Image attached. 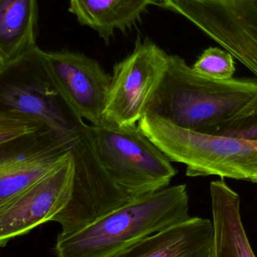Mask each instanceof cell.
Listing matches in <instances>:
<instances>
[{
    "label": "cell",
    "instance_id": "cell-1",
    "mask_svg": "<svg viewBox=\"0 0 257 257\" xmlns=\"http://www.w3.org/2000/svg\"><path fill=\"white\" fill-rule=\"evenodd\" d=\"M256 112L257 80L206 78L182 57L169 55L167 70L146 114L186 130L222 136Z\"/></svg>",
    "mask_w": 257,
    "mask_h": 257
},
{
    "label": "cell",
    "instance_id": "cell-2",
    "mask_svg": "<svg viewBox=\"0 0 257 257\" xmlns=\"http://www.w3.org/2000/svg\"><path fill=\"white\" fill-rule=\"evenodd\" d=\"M186 184L169 186L133 201L67 235L57 257H114L137 241L190 218Z\"/></svg>",
    "mask_w": 257,
    "mask_h": 257
},
{
    "label": "cell",
    "instance_id": "cell-3",
    "mask_svg": "<svg viewBox=\"0 0 257 257\" xmlns=\"http://www.w3.org/2000/svg\"><path fill=\"white\" fill-rule=\"evenodd\" d=\"M37 45L11 68L18 79L0 85V111L35 119L73 148L74 162L83 164L94 158L96 148L91 125L87 124L63 102L48 80Z\"/></svg>",
    "mask_w": 257,
    "mask_h": 257
},
{
    "label": "cell",
    "instance_id": "cell-4",
    "mask_svg": "<svg viewBox=\"0 0 257 257\" xmlns=\"http://www.w3.org/2000/svg\"><path fill=\"white\" fill-rule=\"evenodd\" d=\"M138 127L188 177L217 175L251 181L257 175V140L203 134L145 114Z\"/></svg>",
    "mask_w": 257,
    "mask_h": 257
},
{
    "label": "cell",
    "instance_id": "cell-5",
    "mask_svg": "<svg viewBox=\"0 0 257 257\" xmlns=\"http://www.w3.org/2000/svg\"><path fill=\"white\" fill-rule=\"evenodd\" d=\"M102 167L130 201L169 187L178 173L169 159L138 127L91 125Z\"/></svg>",
    "mask_w": 257,
    "mask_h": 257
},
{
    "label": "cell",
    "instance_id": "cell-6",
    "mask_svg": "<svg viewBox=\"0 0 257 257\" xmlns=\"http://www.w3.org/2000/svg\"><path fill=\"white\" fill-rule=\"evenodd\" d=\"M169 63L149 38L138 37L133 52L114 65L104 107L103 126H136L147 113Z\"/></svg>",
    "mask_w": 257,
    "mask_h": 257
},
{
    "label": "cell",
    "instance_id": "cell-7",
    "mask_svg": "<svg viewBox=\"0 0 257 257\" xmlns=\"http://www.w3.org/2000/svg\"><path fill=\"white\" fill-rule=\"evenodd\" d=\"M232 54L257 77V0H157Z\"/></svg>",
    "mask_w": 257,
    "mask_h": 257
},
{
    "label": "cell",
    "instance_id": "cell-8",
    "mask_svg": "<svg viewBox=\"0 0 257 257\" xmlns=\"http://www.w3.org/2000/svg\"><path fill=\"white\" fill-rule=\"evenodd\" d=\"M75 175L70 155L51 172L0 202V247L52 221L72 199Z\"/></svg>",
    "mask_w": 257,
    "mask_h": 257
},
{
    "label": "cell",
    "instance_id": "cell-9",
    "mask_svg": "<svg viewBox=\"0 0 257 257\" xmlns=\"http://www.w3.org/2000/svg\"><path fill=\"white\" fill-rule=\"evenodd\" d=\"M40 58L48 80L66 105L93 126H103L111 75L96 60L81 53L41 49Z\"/></svg>",
    "mask_w": 257,
    "mask_h": 257
},
{
    "label": "cell",
    "instance_id": "cell-10",
    "mask_svg": "<svg viewBox=\"0 0 257 257\" xmlns=\"http://www.w3.org/2000/svg\"><path fill=\"white\" fill-rule=\"evenodd\" d=\"M73 148L45 127L0 144V202L57 167Z\"/></svg>",
    "mask_w": 257,
    "mask_h": 257
},
{
    "label": "cell",
    "instance_id": "cell-11",
    "mask_svg": "<svg viewBox=\"0 0 257 257\" xmlns=\"http://www.w3.org/2000/svg\"><path fill=\"white\" fill-rule=\"evenodd\" d=\"M212 221L191 217L149 235L114 257H211Z\"/></svg>",
    "mask_w": 257,
    "mask_h": 257
},
{
    "label": "cell",
    "instance_id": "cell-12",
    "mask_svg": "<svg viewBox=\"0 0 257 257\" xmlns=\"http://www.w3.org/2000/svg\"><path fill=\"white\" fill-rule=\"evenodd\" d=\"M214 241L211 257H256L246 235L240 212V196L225 182L210 184Z\"/></svg>",
    "mask_w": 257,
    "mask_h": 257
},
{
    "label": "cell",
    "instance_id": "cell-13",
    "mask_svg": "<svg viewBox=\"0 0 257 257\" xmlns=\"http://www.w3.org/2000/svg\"><path fill=\"white\" fill-rule=\"evenodd\" d=\"M69 11L81 25L97 33L108 45L116 31L124 32L157 0H69Z\"/></svg>",
    "mask_w": 257,
    "mask_h": 257
},
{
    "label": "cell",
    "instance_id": "cell-14",
    "mask_svg": "<svg viewBox=\"0 0 257 257\" xmlns=\"http://www.w3.org/2000/svg\"><path fill=\"white\" fill-rule=\"evenodd\" d=\"M37 0H0V69L36 45Z\"/></svg>",
    "mask_w": 257,
    "mask_h": 257
},
{
    "label": "cell",
    "instance_id": "cell-15",
    "mask_svg": "<svg viewBox=\"0 0 257 257\" xmlns=\"http://www.w3.org/2000/svg\"><path fill=\"white\" fill-rule=\"evenodd\" d=\"M191 67L199 75L216 80L230 79L235 72L232 54L213 47L205 49Z\"/></svg>",
    "mask_w": 257,
    "mask_h": 257
},
{
    "label": "cell",
    "instance_id": "cell-16",
    "mask_svg": "<svg viewBox=\"0 0 257 257\" xmlns=\"http://www.w3.org/2000/svg\"><path fill=\"white\" fill-rule=\"evenodd\" d=\"M45 127L35 119L0 111V144L33 134Z\"/></svg>",
    "mask_w": 257,
    "mask_h": 257
},
{
    "label": "cell",
    "instance_id": "cell-17",
    "mask_svg": "<svg viewBox=\"0 0 257 257\" xmlns=\"http://www.w3.org/2000/svg\"><path fill=\"white\" fill-rule=\"evenodd\" d=\"M222 136L247 140H257V112L249 117L238 128L224 133Z\"/></svg>",
    "mask_w": 257,
    "mask_h": 257
},
{
    "label": "cell",
    "instance_id": "cell-18",
    "mask_svg": "<svg viewBox=\"0 0 257 257\" xmlns=\"http://www.w3.org/2000/svg\"><path fill=\"white\" fill-rule=\"evenodd\" d=\"M251 182L257 184V175L254 177V178H253V179L251 180Z\"/></svg>",
    "mask_w": 257,
    "mask_h": 257
},
{
    "label": "cell",
    "instance_id": "cell-19",
    "mask_svg": "<svg viewBox=\"0 0 257 257\" xmlns=\"http://www.w3.org/2000/svg\"><path fill=\"white\" fill-rule=\"evenodd\" d=\"M0 66H1V64H0Z\"/></svg>",
    "mask_w": 257,
    "mask_h": 257
}]
</instances>
